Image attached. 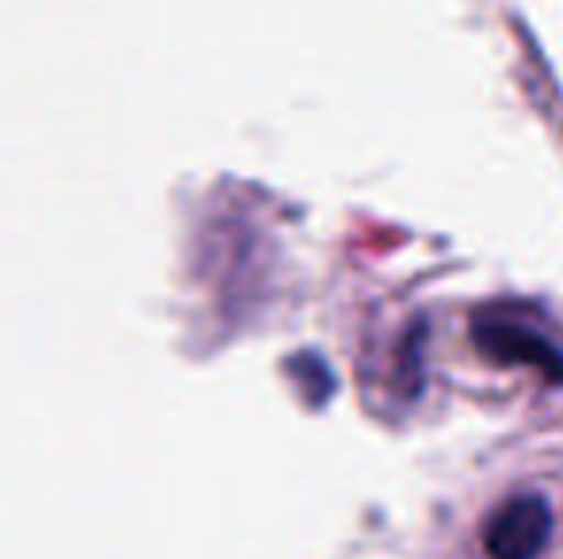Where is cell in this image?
<instances>
[{
    "label": "cell",
    "mask_w": 563,
    "mask_h": 559,
    "mask_svg": "<svg viewBox=\"0 0 563 559\" xmlns=\"http://www.w3.org/2000/svg\"><path fill=\"white\" fill-rule=\"evenodd\" d=\"M472 342L490 365L533 368L544 380L563 383V353L541 334V329L526 326V322L503 318V314H483L472 326Z\"/></svg>",
    "instance_id": "6da1fadb"
},
{
    "label": "cell",
    "mask_w": 563,
    "mask_h": 559,
    "mask_svg": "<svg viewBox=\"0 0 563 559\" xmlns=\"http://www.w3.org/2000/svg\"><path fill=\"white\" fill-rule=\"evenodd\" d=\"M552 537V506L541 494L510 499L483 533V548L490 559H537Z\"/></svg>",
    "instance_id": "7a4b0ae2"
},
{
    "label": "cell",
    "mask_w": 563,
    "mask_h": 559,
    "mask_svg": "<svg viewBox=\"0 0 563 559\" xmlns=\"http://www.w3.org/2000/svg\"><path fill=\"white\" fill-rule=\"evenodd\" d=\"M296 365L307 368V380H299V383H303V391H307V399H311V403L330 399V391H334V376H330V368L322 365L319 357H299Z\"/></svg>",
    "instance_id": "3957f363"
}]
</instances>
